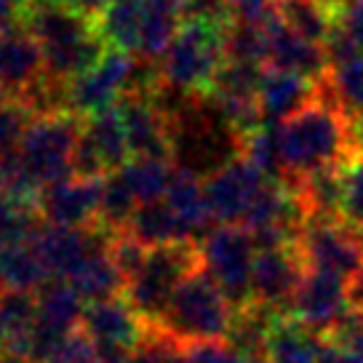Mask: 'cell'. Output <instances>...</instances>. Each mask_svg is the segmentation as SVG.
<instances>
[{
    "label": "cell",
    "mask_w": 363,
    "mask_h": 363,
    "mask_svg": "<svg viewBox=\"0 0 363 363\" xmlns=\"http://www.w3.org/2000/svg\"><path fill=\"white\" fill-rule=\"evenodd\" d=\"M278 139L284 155V184H296L318 171L342 169L363 152L355 121L320 94L278 123Z\"/></svg>",
    "instance_id": "cell-1"
},
{
    "label": "cell",
    "mask_w": 363,
    "mask_h": 363,
    "mask_svg": "<svg viewBox=\"0 0 363 363\" xmlns=\"http://www.w3.org/2000/svg\"><path fill=\"white\" fill-rule=\"evenodd\" d=\"M19 24L40 45L45 75L65 86L110 48L96 16L62 0H27Z\"/></svg>",
    "instance_id": "cell-2"
},
{
    "label": "cell",
    "mask_w": 363,
    "mask_h": 363,
    "mask_svg": "<svg viewBox=\"0 0 363 363\" xmlns=\"http://www.w3.org/2000/svg\"><path fill=\"white\" fill-rule=\"evenodd\" d=\"M230 24L187 19L177 30L169 48L160 54L158 83L177 94H208L227 62L225 38Z\"/></svg>",
    "instance_id": "cell-3"
},
{
    "label": "cell",
    "mask_w": 363,
    "mask_h": 363,
    "mask_svg": "<svg viewBox=\"0 0 363 363\" xmlns=\"http://www.w3.org/2000/svg\"><path fill=\"white\" fill-rule=\"evenodd\" d=\"M235 307L214 278L201 267L184 278L171 296L166 313L155 326L179 345L206 340H227Z\"/></svg>",
    "instance_id": "cell-4"
},
{
    "label": "cell",
    "mask_w": 363,
    "mask_h": 363,
    "mask_svg": "<svg viewBox=\"0 0 363 363\" xmlns=\"http://www.w3.org/2000/svg\"><path fill=\"white\" fill-rule=\"evenodd\" d=\"M155 86H158V69L152 62L136 59L134 54L121 48H107L94 67L69 80L65 104L67 113L89 118L115 107L131 91L155 89Z\"/></svg>",
    "instance_id": "cell-5"
},
{
    "label": "cell",
    "mask_w": 363,
    "mask_h": 363,
    "mask_svg": "<svg viewBox=\"0 0 363 363\" xmlns=\"http://www.w3.org/2000/svg\"><path fill=\"white\" fill-rule=\"evenodd\" d=\"M201 267L203 262L198 243H169L150 249L145 264L125 284L123 299L147 326H155L182 281Z\"/></svg>",
    "instance_id": "cell-6"
},
{
    "label": "cell",
    "mask_w": 363,
    "mask_h": 363,
    "mask_svg": "<svg viewBox=\"0 0 363 363\" xmlns=\"http://www.w3.org/2000/svg\"><path fill=\"white\" fill-rule=\"evenodd\" d=\"M83 134V118L75 113L38 115L19 142V160L30 179L43 190L54 182L75 177V150Z\"/></svg>",
    "instance_id": "cell-7"
},
{
    "label": "cell",
    "mask_w": 363,
    "mask_h": 363,
    "mask_svg": "<svg viewBox=\"0 0 363 363\" xmlns=\"http://www.w3.org/2000/svg\"><path fill=\"white\" fill-rule=\"evenodd\" d=\"M203 270L214 278L233 307L251 302V272L257 259V243L246 227L219 225L206 233V238L198 243Z\"/></svg>",
    "instance_id": "cell-8"
},
{
    "label": "cell",
    "mask_w": 363,
    "mask_h": 363,
    "mask_svg": "<svg viewBox=\"0 0 363 363\" xmlns=\"http://www.w3.org/2000/svg\"><path fill=\"white\" fill-rule=\"evenodd\" d=\"M272 182L267 174H262L251 160L238 155L227 166L211 174L203 182L206 203L211 211V219L216 225H238L243 227L249 219L254 203L262 198V193Z\"/></svg>",
    "instance_id": "cell-9"
},
{
    "label": "cell",
    "mask_w": 363,
    "mask_h": 363,
    "mask_svg": "<svg viewBox=\"0 0 363 363\" xmlns=\"http://www.w3.org/2000/svg\"><path fill=\"white\" fill-rule=\"evenodd\" d=\"M296 251L305 270L331 272L347 281L363 267V233L345 222H305Z\"/></svg>",
    "instance_id": "cell-10"
},
{
    "label": "cell",
    "mask_w": 363,
    "mask_h": 363,
    "mask_svg": "<svg viewBox=\"0 0 363 363\" xmlns=\"http://www.w3.org/2000/svg\"><path fill=\"white\" fill-rule=\"evenodd\" d=\"M347 313L350 305L345 294V281L331 272L305 270V278L289 307V315L310 334H315L318 340H323Z\"/></svg>",
    "instance_id": "cell-11"
},
{
    "label": "cell",
    "mask_w": 363,
    "mask_h": 363,
    "mask_svg": "<svg viewBox=\"0 0 363 363\" xmlns=\"http://www.w3.org/2000/svg\"><path fill=\"white\" fill-rule=\"evenodd\" d=\"M104 177H67L40 190L38 214L48 225L94 227L99 225Z\"/></svg>",
    "instance_id": "cell-12"
},
{
    "label": "cell",
    "mask_w": 363,
    "mask_h": 363,
    "mask_svg": "<svg viewBox=\"0 0 363 363\" xmlns=\"http://www.w3.org/2000/svg\"><path fill=\"white\" fill-rule=\"evenodd\" d=\"M302 278H305V264L299 259L296 246L257 251L251 272V302L289 315V307Z\"/></svg>",
    "instance_id": "cell-13"
},
{
    "label": "cell",
    "mask_w": 363,
    "mask_h": 363,
    "mask_svg": "<svg viewBox=\"0 0 363 363\" xmlns=\"http://www.w3.org/2000/svg\"><path fill=\"white\" fill-rule=\"evenodd\" d=\"M80 329L86 331L96 350H125L134 352L139 340L145 337L147 323L134 313V307L123 296L86 302Z\"/></svg>",
    "instance_id": "cell-14"
},
{
    "label": "cell",
    "mask_w": 363,
    "mask_h": 363,
    "mask_svg": "<svg viewBox=\"0 0 363 363\" xmlns=\"http://www.w3.org/2000/svg\"><path fill=\"white\" fill-rule=\"evenodd\" d=\"M45 75L43 51L22 24L0 30V96L22 99Z\"/></svg>",
    "instance_id": "cell-15"
},
{
    "label": "cell",
    "mask_w": 363,
    "mask_h": 363,
    "mask_svg": "<svg viewBox=\"0 0 363 363\" xmlns=\"http://www.w3.org/2000/svg\"><path fill=\"white\" fill-rule=\"evenodd\" d=\"M264 35H267V67L291 69L299 75L320 80L329 69V54L323 45H315L286 27L275 13L267 9L262 16Z\"/></svg>",
    "instance_id": "cell-16"
},
{
    "label": "cell",
    "mask_w": 363,
    "mask_h": 363,
    "mask_svg": "<svg viewBox=\"0 0 363 363\" xmlns=\"http://www.w3.org/2000/svg\"><path fill=\"white\" fill-rule=\"evenodd\" d=\"M318 94V80L291 72V69L264 67L257 91L262 118L264 123H284L289 115L302 110L307 102H313Z\"/></svg>",
    "instance_id": "cell-17"
},
{
    "label": "cell",
    "mask_w": 363,
    "mask_h": 363,
    "mask_svg": "<svg viewBox=\"0 0 363 363\" xmlns=\"http://www.w3.org/2000/svg\"><path fill=\"white\" fill-rule=\"evenodd\" d=\"M163 201L169 203V208L174 211L177 222L182 227V235L187 243H201L206 238V233L211 230L214 219L206 203L203 182L201 177H195L190 171H174L169 190L163 195Z\"/></svg>",
    "instance_id": "cell-18"
},
{
    "label": "cell",
    "mask_w": 363,
    "mask_h": 363,
    "mask_svg": "<svg viewBox=\"0 0 363 363\" xmlns=\"http://www.w3.org/2000/svg\"><path fill=\"white\" fill-rule=\"evenodd\" d=\"M318 94L358 121L363 115V51L331 62L326 75L318 80Z\"/></svg>",
    "instance_id": "cell-19"
},
{
    "label": "cell",
    "mask_w": 363,
    "mask_h": 363,
    "mask_svg": "<svg viewBox=\"0 0 363 363\" xmlns=\"http://www.w3.org/2000/svg\"><path fill=\"white\" fill-rule=\"evenodd\" d=\"M270 11L296 35L323 48L337 27V16L326 11L318 0H270Z\"/></svg>",
    "instance_id": "cell-20"
},
{
    "label": "cell",
    "mask_w": 363,
    "mask_h": 363,
    "mask_svg": "<svg viewBox=\"0 0 363 363\" xmlns=\"http://www.w3.org/2000/svg\"><path fill=\"white\" fill-rule=\"evenodd\" d=\"M51 275L45 270L43 259L38 257L33 240L0 246V286L3 291H27L35 294Z\"/></svg>",
    "instance_id": "cell-21"
},
{
    "label": "cell",
    "mask_w": 363,
    "mask_h": 363,
    "mask_svg": "<svg viewBox=\"0 0 363 363\" xmlns=\"http://www.w3.org/2000/svg\"><path fill=\"white\" fill-rule=\"evenodd\" d=\"M320 342L305 326H299L291 315H281L275 320L267 340L264 363H318Z\"/></svg>",
    "instance_id": "cell-22"
},
{
    "label": "cell",
    "mask_w": 363,
    "mask_h": 363,
    "mask_svg": "<svg viewBox=\"0 0 363 363\" xmlns=\"http://www.w3.org/2000/svg\"><path fill=\"white\" fill-rule=\"evenodd\" d=\"M134 240H139L145 249H158L169 243H187L182 235V227L166 201H152L136 208L131 225L125 230Z\"/></svg>",
    "instance_id": "cell-23"
},
{
    "label": "cell",
    "mask_w": 363,
    "mask_h": 363,
    "mask_svg": "<svg viewBox=\"0 0 363 363\" xmlns=\"http://www.w3.org/2000/svg\"><path fill=\"white\" fill-rule=\"evenodd\" d=\"M121 171H123L128 187L134 190L139 206H142L152 203V201H163L177 166L171 158H131Z\"/></svg>",
    "instance_id": "cell-24"
},
{
    "label": "cell",
    "mask_w": 363,
    "mask_h": 363,
    "mask_svg": "<svg viewBox=\"0 0 363 363\" xmlns=\"http://www.w3.org/2000/svg\"><path fill=\"white\" fill-rule=\"evenodd\" d=\"M35 121L33 110L16 96H0V158L19 150L24 131Z\"/></svg>",
    "instance_id": "cell-25"
},
{
    "label": "cell",
    "mask_w": 363,
    "mask_h": 363,
    "mask_svg": "<svg viewBox=\"0 0 363 363\" xmlns=\"http://www.w3.org/2000/svg\"><path fill=\"white\" fill-rule=\"evenodd\" d=\"M342 222L363 233V152L345 166L342 182Z\"/></svg>",
    "instance_id": "cell-26"
},
{
    "label": "cell",
    "mask_w": 363,
    "mask_h": 363,
    "mask_svg": "<svg viewBox=\"0 0 363 363\" xmlns=\"http://www.w3.org/2000/svg\"><path fill=\"white\" fill-rule=\"evenodd\" d=\"M182 345L171 340L160 326H147L145 337L134 347L128 363H179Z\"/></svg>",
    "instance_id": "cell-27"
},
{
    "label": "cell",
    "mask_w": 363,
    "mask_h": 363,
    "mask_svg": "<svg viewBox=\"0 0 363 363\" xmlns=\"http://www.w3.org/2000/svg\"><path fill=\"white\" fill-rule=\"evenodd\" d=\"M179 363H254L246 355H240L235 347H230L227 340H206L182 345Z\"/></svg>",
    "instance_id": "cell-28"
},
{
    "label": "cell",
    "mask_w": 363,
    "mask_h": 363,
    "mask_svg": "<svg viewBox=\"0 0 363 363\" xmlns=\"http://www.w3.org/2000/svg\"><path fill=\"white\" fill-rule=\"evenodd\" d=\"M45 363H99V352H96L89 334L78 329L59 342L51 350V355L45 358Z\"/></svg>",
    "instance_id": "cell-29"
},
{
    "label": "cell",
    "mask_w": 363,
    "mask_h": 363,
    "mask_svg": "<svg viewBox=\"0 0 363 363\" xmlns=\"http://www.w3.org/2000/svg\"><path fill=\"white\" fill-rule=\"evenodd\" d=\"M323 342H329V345L340 347V350L361 352L363 355V313L350 310V313L342 318L340 323L323 337Z\"/></svg>",
    "instance_id": "cell-30"
},
{
    "label": "cell",
    "mask_w": 363,
    "mask_h": 363,
    "mask_svg": "<svg viewBox=\"0 0 363 363\" xmlns=\"http://www.w3.org/2000/svg\"><path fill=\"white\" fill-rule=\"evenodd\" d=\"M318 363H363L361 352H347L334 347L329 342H320V355H318Z\"/></svg>",
    "instance_id": "cell-31"
},
{
    "label": "cell",
    "mask_w": 363,
    "mask_h": 363,
    "mask_svg": "<svg viewBox=\"0 0 363 363\" xmlns=\"http://www.w3.org/2000/svg\"><path fill=\"white\" fill-rule=\"evenodd\" d=\"M24 6H27V0H0V30L16 27L22 19Z\"/></svg>",
    "instance_id": "cell-32"
},
{
    "label": "cell",
    "mask_w": 363,
    "mask_h": 363,
    "mask_svg": "<svg viewBox=\"0 0 363 363\" xmlns=\"http://www.w3.org/2000/svg\"><path fill=\"white\" fill-rule=\"evenodd\" d=\"M318 3H320L326 11L334 13V16H340V11L345 9V6H347V3H350V0H318Z\"/></svg>",
    "instance_id": "cell-33"
},
{
    "label": "cell",
    "mask_w": 363,
    "mask_h": 363,
    "mask_svg": "<svg viewBox=\"0 0 363 363\" xmlns=\"http://www.w3.org/2000/svg\"><path fill=\"white\" fill-rule=\"evenodd\" d=\"M9 340H11V331H9V323H6V318L0 313V347H6Z\"/></svg>",
    "instance_id": "cell-34"
},
{
    "label": "cell",
    "mask_w": 363,
    "mask_h": 363,
    "mask_svg": "<svg viewBox=\"0 0 363 363\" xmlns=\"http://www.w3.org/2000/svg\"><path fill=\"white\" fill-rule=\"evenodd\" d=\"M355 131H358V139H361V145H363V115L355 121Z\"/></svg>",
    "instance_id": "cell-35"
}]
</instances>
